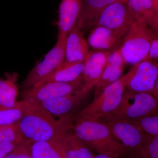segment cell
Wrapping results in <instances>:
<instances>
[{"instance_id": "cell-1", "label": "cell", "mask_w": 158, "mask_h": 158, "mask_svg": "<svg viewBox=\"0 0 158 158\" xmlns=\"http://www.w3.org/2000/svg\"><path fill=\"white\" fill-rule=\"evenodd\" d=\"M23 117L18 122L25 138L32 142L58 141L73 129V116L69 113L55 119L39 103L23 100Z\"/></svg>"}, {"instance_id": "cell-2", "label": "cell", "mask_w": 158, "mask_h": 158, "mask_svg": "<svg viewBox=\"0 0 158 158\" xmlns=\"http://www.w3.org/2000/svg\"><path fill=\"white\" fill-rule=\"evenodd\" d=\"M73 129L77 137L98 154L127 157L124 148L104 123L77 117Z\"/></svg>"}, {"instance_id": "cell-3", "label": "cell", "mask_w": 158, "mask_h": 158, "mask_svg": "<svg viewBox=\"0 0 158 158\" xmlns=\"http://www.w3.org/2000/svg\"><path fill=\"white\" fill-rule=\"evenodd\" d=\"M136 68V64L127 73L106 86L98 96L78 113L77 117L98 121L113 113L121 103L127 85Z\"/></svg>"}, {"instance_id": "cell-4", "label": "cell", "mask_w": 158, "mask_h": 158, "mask_svg": "<svg viewBox=\"0 0 158 158\" xmlns=\"http://www.w3.org/2000/svg\"><path fill=\"white\" fill-rule=\"evenodd\" d=\"M156 113L158 98L155 95L150 93L132 92L126 89L118 108L98 121L121 119L133 122Z\"/></svg>"}, {"instance_id": "cell-5", "label": "cell", "mask_w": 158, "mask_h": 158, "mask_svg": "<svg viewBox=\"0 0 158 158\" xmlns=\"http://www.w3.org/2000/svg\"><path fill=\"white\" fill-rule=\"evenodd\" d=\"M156 35L146 22L135 21L123 38L119 48L126 63L135 65L144 60Z\"/></svg>"}, {"instance_id": "cell-6", "label": "cell", "mask_w": 158, "mask_h": 158, "mask_svg": "<svg viewBox=\"0 0 158 158\" xmlns=\"http://www.w3.org/2000/svg\"><path fill=\"white\" fill-rule=\"evenodd\" d=\"M101 122V121H100ZM122 144L127 157H137L145 143L148 135L133 122L116 119L102 121Z\"/></svg>"}, {"instance_id": "cell-7", "label": "cell", "mask_w": 158, "mask_h": 158, "mask_svg": "<svg viewBox=\"0 0 158 158\" xmlns=\"http://www.w3.org/2000/svg\"><path fill=\"white\" fill-rule=\"evenodd\" d=\"M135 21L125 1H120L103 9L94 20L91 28L98 26L105 27L123 37Z\"/></svg>"}, {"instance_id": "cell-8", "label": "cell", "mask_w": 158, "mask_h": 158, "mask_svg": "<svg viewBox=\"0 0 158 158\" xmlns=\"http://www.w3.org/2000/svg\"><path fill=\"white\" fill-rule=\"evenodd\" d=\"M65 40H57L53 48L30 72L22 84L23 90L33 88L59 68L65 60Z\"/></svg>"}, {"instance_id": "cell-9", "label": "cell", "mask_w": 158, "mask_h": 158, "mask_svg": "<svg viewBox=\"0 0 158 158\" xmlns=\"http://www.w3.org/2000/svg\"><path fill=\"white\" fill-rule=\"evenodd\" d=\"M85 85L82 76L68 83L50 82L40 83L33 88L23 90V100L42 103L61 97L78 90Z\"/></svg>"}, {"instance_id": "cell-10", "label": "cell", "mask_w": 158, "mask_h": 158, "mask_svg": "<svg viewBox=\"0 0 158 158\" xmlns=\"http://www.w3.org/2000/svg\"><path fill=\"white\" fill-rule=\"evenodd\" d=\"M158 78V61L145 59L136 64L134 74L127 85L126 89L134 92L153 94Z\"/></svg>"}, {"instance_id": "cell-11", "label": "cell", "mask_w": 158, "mask_h": 158, "mask_svg": "<svg viewBox=\"0 0 158 158\" xmlns=\"http://www.w3.org/2000/svg\"><path fill=\"white\" fill-rule=\"evenodd\" d=\"M92 89L85 85L78 90L64 96L40 104L52 115L60 117L70 113L88 96Z\"/></svg>"}, {"instance_id": "cell-12", "label": "cell", "mask_w": 158, "mask_h": 158, "mask_svg": "<svg viewBox=\"0 0 158 158\" xmlns=\"http://www.w3.org/2000/svg\"><path fill=\"white\" fill-rule=\"evenodd\" d=\"M81 8V0H62L57 22L58 40H63L77 26Z\"/></svg>"}, {"instance_id": "cell-13", "label": "cell", "mask_w": 158, "mask_h": 158, "mask_svg": "<svg viewBox=\"0 0 158 158\" xmlns=\"http://www.w3.org/2000/svg\"><path fill=\"white\" fill-rule=\"evenodd\" d=\"M126 63L119 49L111 53L106 67L94 87V98L98 96L106 86L122 76Z\"/></svg>"}, {"instance_id": "cell-14", "label": "cell", "mask_w": 158, "mask_h": 158, "mask_svg": "<svg viewBox=\"0 0 158 158\" xmlns=\"http://www.w3.org/2000/svg\"><path fill=\"white\" fill-rule=\"evenodd\" d=\"M111 53L98 50L89 52L81 75L85 85L91 88L95 87L97 81L106 67Z\"/></svg>"}, {"instance_id": "cell-15", "label": "cell", "mask_w": 158, "mask_h": 158, "mask_svg": "<svg viewBox=\"0 0 158 158\" xmlns=\"http://www.w3.org/2000/svg\"><path fill=\"white\" fill-rule=\"evenodd\" d=\"M88 45L83 31L76 26L66 37L65 62L76 63L85 61L89 52Z\"/></svg>"}, {"instance_id": "cell-16", "label": "cell", "mask_w": 158, "mask_h": 158, "mask_svg": "<svg viewBox=\"0 0 158 158\" xmlns=\"http://www.w3.org/2000/svg\"><path fill=\"white\" fill-rule=\"evenodd\" d=\"M123 38L110 29L98 26L90 31L88 42L94 50L112 52L120 48Z\"/></svg>"}, {"instance_id": "cell-17", "label": "cell", "mask_w": 158, "mask_h": 158, "mask_svg": "<svg viewBox=\"0 0 158 158\" xmlns=\"http://www.w3.org/2000/svg\"><path fill=\"white\" fill-rule=\"evenodd\" d=\"M125 0H81V8L77 26L83 31L91 29L98 15L109 5Z\"/></svg>"}, {"instance_id": "cell-18", "label": "cell", "mask_w": 158, "mask_h": 158, "mask_svg": "<svg viewBox=\"0 0 158 158\" xmlns=\"http://www.w3.org/2000/svg\"><path fill=\"white\" fill-rule=\"evenodd\" d=\"M64 152L65 158H94L91 149L77 137L74 133L67 132L57 141Z\"/></svg>"}, {"instance_id": "cell-19", "label": "cell", "mask_w": 158, "mask_h": 158, "mask_svg": "<svg viewBox=\"0 0 158 158\" xmlns=\"http://www.w3.org/2000/svg\"><path fill=\"white\" fill-rule=\"evenodd\" d=\"M5 76L6 79L0 77V106L12 108L18 102V74L16 73H7Z\"/></svg>"}, {"instance_id": "cell-20", "label": "cell", "mask_w": 158, "mask_h": 158, "mask_svg": "<svg viewBox=\"0 0 158 158\" xmlns=\"http://www.w3.org/2000/svg\"><path fill=\"white\" fill-rule=\"evenodd\" d=\"M85 64V61L76 63H67L64 61L56 70L39 84L50 82L68 83L73 81L81 76Z\"/></svg>"}, {"instance_id": "cell-21", "label": "cell", "mask_w": 158, "mask_h": 158, "mask_svg": "<svg viewBox=\"0 0 158 158\" xmlns=\"http://www.w3.org/2000/svg\"><path fill=\"white\" fill-rule=\"evenodd\" d=\"M135 20L144 21L148 25L156 16L153 0H125Z\"/></svg>"}, {"instance_id": "cell-22", "label": "cell", "mask_w": 158, "mask_h": 158, "mask_svg": "<svg viewBox=\"0 0 158 158\" xmlns=\"http://www.w3.org/2000/svg\"><path fill=\"white\" fill-rule=\"evenodd\" d=\"M31 158H65L61 144L52 141H37L31 145Z\"/></svg>"}, {"instance_id": "cell-23", "label": "cell", "mask_w": 158, "mask_h": 158, "mask_svg": "<svg viewBox=\"0 0 158 158\" xmlns=\"http://www.w3.org/2000/svg\"><path fill=\"white\" fill-rule=\"evenodd\" d=\"M23 112L20 101L12 108L0 106V126L17 123L23 117Z\"/></svg>"}, {"instance_id": "cell-24", "label": "cell", "mask_w": 158, "mask_h": 158, "mask_svg": "<svg viewBox=\"0 0 158 158\" xmlns=\"http://www.w3.org/2000/svg\"><path fill=\"white\" fill-rule=\"evenodd\" d=\"M25 139L18 123L8 125L0 126V143L12 142L15 144Z\"/></svg>"}, {"instance_id": "cell-25", "label": "cell", "mask_w": 158, "mask_h": 158, "mask_svg": "<svg viewBox=\"0 0 158 158\" xmlns=\"http://www.w3.org/2000/svg\"><path fill=\"white\" fill-rule=\"evenodd\" d=\"M148 135L158 136V113L132 122Z\"/></svg>"}, {"instance_id": "cell-26", "label": "cell", "mask_w": 158, "mask_h": 158, "mask_svg": "<svg viewBox=\"0 0 158 158\" xmlns=\"http://www.w3.org/2000/svg\"><path fill=\"white\" fill-rule=\"evenodd\" d=\"M137 157L140 158H158V136L148 135L145 143Z\"/></svg>"}, {"instance_id": "cell-27", "label": "cell", "mask_w": 158, "mask_h": 158, "mask_svg": "<svg viewBox=\"0 0 158 158\" xmlns=\"http://www.w3.org/2000/svg\"><path fill=\"white\" fill-rule=\"evenodd\" d=\"M32 141L25 138L16 144L15 148L4 158H31V148L28 145Z\"/></svg>"}, {"instance_id": "cell-28", "label": "cell", "mask_w": 158, "mask_h": 158, "mask_svg": "<svg viewBox=\"0 0 158 158\" xmlns=\"http://www.w3.org/2000/svg\"><path fill=\"white\" fill-rule=\"evenodd\" d=\"M16 144L12 142L0 143V158H4L11 153L16 146Z\"/></svg>"}, {"instance_id": "cell-29", "label": "cell", "mask_w": 158, "mask_h": 158, "mask_svg": "<svg viewBox=\"0 0 158 158\" xmlns=\"http://www.w3.org/2000/svg\"><path fill=\"white\" fill-rule=\"evenodd\" d=\"M145 59L152 60H157L158 59V35L153 40L149 52L147 57Z\"/></svg>"}, {"instance_id": "cell-30", "label": "cell", "mask_w": 158, "mask_h": 158, "mask_svg": "<svg viewBox=\"0 0 158 158\" xmlns=\"http://www.w3.org/2000/svg\"><path fill=\"white\" fill-rule=\"evenodd\" d=\"M156 34L158 35V17H156L148 24Z\"/></svg>"}, {"instance_id": "cell-31", "label": "cell", "mask_w": 158, "mask_h": 158, "mask_svg": "<svg viewBox=\"0 0 158 158\" xmlns=\"http://www.w3.org/2000/svg\"><path fill=\"white\" fill-rule=\"evenodd\" d=\"M94 158H122L121 156L110 154H98Z\"/></svg>"}, {"instance_id": "cell-32", "label": "cell", "mask_w": 158, "mask_h": 158, "mask_svg": "<svg viewBox=\"0 0 158 158\" xmlns=\"http://www.w3.org/2000/svg\"><path fill=\"white\" fill-rule=\"evenodd\" d=\"M153 2L156 15V16L155 18L158 17V0H153Z\"/></svg>"}, {"instance_id": "cell-33", "label": "cell", "mask_w": 158, "mask_h": 158, "mask_svg": "<svg viewBox=\"0 0 158 158\" xmlns=\"http://www.w3.org/2000/svg\"><path fill=\"white\" fill-rule=\"evenodd\" d=\"M153 94L155 95L158 98V78L157 80L156 83L155 88Z\"/></svg>"}, {"instance_id": "cell-34", "label": "cell", "mask_w": 158, "mask_h": 158, "mask_svg": "<svg viewBox=\"0 0 158 158\" xmlns=\"http://www.w3.org/2000/svg\"><path fill=\"white\" fill-rule=\"evenodd\" d=\"M126 158H140L138 157H126Z\"/></svg>"}]
</instances>
